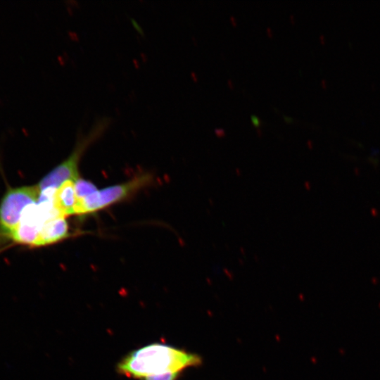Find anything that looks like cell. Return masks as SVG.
Wrapping results in <instances>:
<instances>
[{
  "label": "cell",
  "instance_id": "5",
  "mask_svg": "<svg viewBox=\"0 0 380 380\" xmlns=\"http://www.w3.org/2000/svg\"><path fill=\"white\" fill-rule=\"evenodd\" d=\"M69 236L65 217L59 216L45 221L39 232L36 247L58 242Z\"/></svg>",
  "mask_w": 380,
  "mask_h": 380
},
{
  "label": "cell",
  "instance_id": "4",
  "mask_svg": "<svg viewBox=\"0 0 380 380\" xmlns=\"http://www.w3.org/2000/svg\"><path fill=\"white\" fill-rule=\"evenodd\" d=\"M151 180V175L143 174L130 181L97 190L85 198H76L74 213H90L119 202L148 185Z\"/></svg>",
  "mask_w": 380,
  "mask_h": 380
},
{
  "label": "cell",
  "instance_id": "7",
  "mask_svg": "<svg viewBox=\"0 0 380 380\" xmlns=\"http://www.w3.org/2000/svg\"><path fill=\"white\" fill-rule=\"evenodd\" d=\"M77 199H82L97 191L96 186L89 181L79 178L75 182Z\"/></svg>",
  "mask_w": 380,
  "mask_h": 380
},
{
  "label": "cell",
  "instance_id": "3",
  "mask_svg": "<svg viewBox=\"0 0 380 380\" xmlns=\"http://www.w3.org/2000/svg\"><path fill=\"white\" fill-rule=\"evenodd\" d=\"M40 191L37 185L12 188L0 202V235L8 238L18 227L25 210L38 202Z\"/></svg>",
  "mask_w": 380,
  "mask_h": 380
},
{
  "label": "cell",
  "instance_id": "9",
  "mask_svg": "<svg viewBox=\"0 0 380 380\" xmlns=\"http://www.w3.org/2000/svg\"><path fill=\"white\" fill-rule=\"evenodd\" d=\"M251 118L252 122L254 124V125L259 126V125L260 123V119H259V118L258 116L254 115H251Z\"/></svg>",
  "mask_w": 380,
  "mask_h": 380
},
{
  "label": "cell",
  "instance_id": "2",
  "mask_svg": "<svg viewBox=\"0 0 380 380\" xmlns=\"http://www.w3.org/2000/svg\"><path fill=\"white\" fill-rule=\"evenodd\" d=\"M110 119L103 118L97 120L86 134L78 135L76 144L70 155L44 176L37 184L39 191L48 189H57L63 182L80 178L78 164L90 144L98 139L108 128Z\"/></svg>",
  "mask_w": 380,
  "mask_h": 380
},
{
  "label": "cell",
  "instance_id": "10",
  "mask_svg": "<svg viewBox=\"0 0 380 380\" xmlns=\"http://www.w3.org/2000/svg\"><path fill=\"white\" fill-rule=\"evenodd\" d=\"M284 118L286 120H289V121L291 120V119L290 117L284 116Z\"/></svg>",
  "mask_w": 380,
  "mask_h": 380
},
{
  "label": "cell",
  "instance_id": "8",
  "mask_svg": "<svg viewBox=\"0 0 380 380\" xmlns=\"http://www.w3.org/2000/svg\"><path fill=\"white\" fill-rule=\"evenodd\" d=\"M182 372H166L149 375L141 380H177Z\"/></svg>",
  "mask_w": 380,
  "mask_h": 380
},
{
  "label": "cell",
  "instance_id": "6",
  "mask_svg": "<svg viewBox=\"0 0 380 380\" xmlns=\"http://www.w3.org/2000/svg\"><path fill=\"white\" fill-rule=\"evenodd\" d=\"M75 201L76 194L74 181L68 180L63 182L54 193V205L65 217L75 214L74 206Z\"/></svg>",
  "mask_w": 380,
  "mask_h": 380
},
{
  "label": "cell",
  "instance_id": "1",
  "mask_svg": "<svg viewBox=\"0 0 380 380\" xmlns=\"http://www.w3.org/2000/svg\"><path fill=\"white\" fill-rule=\"evenodd\" d=\"M199 355L172 346L152 343L132 350L117 364L116 371L129 378L166 372H182L184 369L200 365Z\"/></svg>",
  "mask_w": 380,
  "mask_h": 380
}]
</instances>
